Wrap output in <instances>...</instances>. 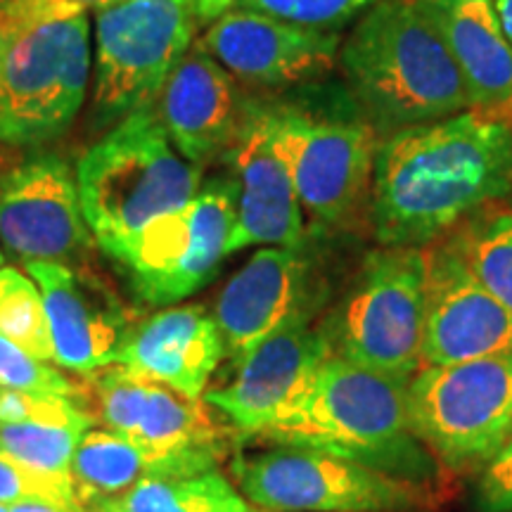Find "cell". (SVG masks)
<instances>
[{"mask_svg":"<svg viewBox=\"0 0 512 512\" xmlns=\"http://www.w3.org/2000/svg\"><path fill=\"white\" fill-rule=\"evenodd\" d=\"M510 190L512 126L467 110L377 145L370 226L380 247H430Z\"/></svg>","mask_w":512,"mask_h":512,"instance_id":"6da1fadb","label":"cell"},{"mask_svg":"<svg viewBox=\"0 0 512 512\" xmlns=\"http://www.w3.org/2000/svg\"><path fill=\"white\" fill-rule=\"evenodd\" d=\"M339 62L375 131L470 110L458 64L420 0H380L363 12Z\"/></svg>","mask_w":512,"mask_h":512,"instance_id":"7a4b0ae2","label":"cell"},{"mask_svg":"<svg viewBox=\"0 0 512 512\" xmlns=\"http://www.w3.org/2000/svg\"><path fill=\"white\" fill-rule=\"evenodd\" d=\"M408 384L332 354L287 418L259 439L332 453L434 486L439 460L415 437Z\"/></svg>","mask_w":512,"mask_h":512,"instance_id":"3957f363","label":"cell"},{"mask_svg":"<svg viewBox=\"0 0 512 512\" xmlns=\"http://www.w3.org/2000/svg\"><path fill=\"white\" fill-rule=\"evenodd\" d=\"M76 188L88 230L110 254L185 207L202 188V169L181 157L152 102L114 124L79 159Z\"/></svg>","mask_w":512,"mask_h":512,"instance_id":"277c9868","label":"cell"},{"mask_svg":"<svg viewBox=\"0 0 512 512\" xmlns=\"http://www.w3.org/2000/svg\"><path fill=\"white\" fill-rule=\"evenodd\" d=\"M91 83L86 12L0 24V143L41 147L74 124Z\"/></svg>","mask_w":512,"mask_h":512,"instance_id":"5b68a950","label":"cell"},{"mask_svg":"<svg viewBox=\"0 0 512 512\" xmlns=\"http://www.w3.org/2000/svg\"><path fill=\"white\" fill-rule=\"evenodd\" d=\"M430 247L373 249L325 320L332 349L356 366L411 382L422 368Z\"/></svg>","mask_w":512,"mask_h":512,"instance_id":"8992f818","label":"cell"},{"mask_svg":"<svg viewBox=\"0 0 512 512\" xmlns=\"http://www.w3.org/2000/svg\"><path fill=\"white\" fill-rule=\"evenodd\" d=\"M230 472L240 494L266 512H420L437 498L432 484L313 448L240 453Z\"/></svg>","mask_w":512,"mask_h":512,"instance_id":"52a82bcc","label":"cell"},{"mask_svg":"<svg viewBox=\"0 0 512 512\" xmlns=\"http://www.w3.org/2000/svg\"><path fill=\"white\" fill-rule=\"evenodd\" d=\"M197 27V0H117L98 10L93 126H114L152 105Z\"/></svg>","mask_w":512,"mask_h":512,"instance_id":"ba28073f","label":"cell"},{"mask_svg":"<svg viewBox=\"0 0 512 512\" xmlns=\"http://www.w3.org/2000/svg\"><path fill=\"white\" fill-rule=\"evenodd\" d=\"M408 411L441 467L479 472L512 434V354L420 368L408 384Z\"/></svg>","mask_w":512,"mask_h":512,"instance_id":"9c48e42d","label":"cell"},{"mask_svg":"<svg viewBox=\"0 0 512 512\" xmlns=\"http://www.w3.org/2000/svg\"><path fill=\"white\" fill-rule=\"evenodd\" d=\"M238 183L219 176L185 207L152 221L107 256L119 264L140 302L171 306L202 290L228 256Z\"/></svg>","mask_w":512,"mask_h":512,"instance_id":"30bf717a","label":"cell"},{"mask_svg":"<svg viewBox=\"0 0 512 512\" xmlns=\"http://www.w3.org/2000/svg\"><path fill=\"white\" fill-rule=\"evenodd\" d=\"M271 143L290 171L302 209L320 228L347 223L370 195L377 131L368 119L318 117L294 105H264Z\"/></svg>","mask_w":512,"mask_h":512,"instance_id":"8fae6325","label":"cell"},{"mask_svg":"<svg viewBox=\"0 0 512 512\" xmlns=\"http://www.w3.org/2000/svg\"><path fill=\"white\" fill-rule=\"evenodd\" d=\"M332 354L325 320L297 318L242 356L233 377L207 389L204 401L242 437L259 439L287 418Z\"/></svg>","mask_w":512,"mask_h":512,"instance_id":"7c38bea8","label":"cell"},{"mask_svg":"<svg viewBox=\"0 0 512 512\" xmlns=\"http://www.w3.org/2000/svg\"><path fill=\"white\" fill-rule=\"evenodd\" d=\"M91 242L76 176L60 155H31L0 176V245L10 256L67 264Z\"/></svg>","mask_w":512,"mask_h":512,"instance_id":"4fadbf2b","label":"cell"},{"mask_svg":"<svg viewBox=\"0 0 512 512\" xmlns=\"http://www.w3.org/2000/svg\"><path fill=\"white\" fill-rule=\"evenodd\" d=\"M197 46L233 79L252 86H297L325 79L337 64L335 31L294 27L247 8H233L209 24Z\"/></svg>","mask_w":512,"mask_h":512,"instance_id":"5bb4252c","label":"cell"},{"mask_svg":"<svg viewBox=\"0 0 512 512\" xmlns=\"http://www.w3.org/2000/svg\"><path fill=\"white\" fill-rule=\"evenodd\" d=\"M510 354L512 311L472 278L451 249L441 242L430 247L422 368Z\"/></svg>","mask_w":512,"mask_h":512,"instance_id":"9a60e30c","label":"cell"},{"mask_svg":"<svg viewBox=\"0 0 512 512\" xmlns=\"http://www.w3.org/2000/svg\"><path fill=\"white\" fill-rule=\"evenodd\" d=\"M311 261L304 247H264L223 287L214 304L226 356L238 363L256 344L316 313Z\"/></svg>","mask_w":512,"mask_h":512,"instance_id":"2e32d148","label":"cell"},{"mask_svg":"<svg viewBox=\"0 0 512 512\" xmlns=\"http://www.w3.org/2000/svg\"><path fill=\"white\" fill-rule=\"evenodd\" d=\"M238 183V211L228 256L252 245L304 247V209L292 176L271 143L261 102H247L238 136L228 147Z\"/></svg>","mask_w":512,"mask_h":512,"instance_id":"e0dca14e","label":"cell"},{"mask_svg":"<svg viewBox=\"0 0 512 512\" xmlns=\"http://www.w3.org/2000/svg\"><path fill=\"white\" fill-rule=\"evenodd\" d=\"M24 268L43 294L57 366L79 375L114 366L133 325L107 285L55 261H29Z\"/></svg>","mask_w":512,"mask_h":512,"instance_id":"ac0fdd59","label":"cell"},{"mask_svg":"<svg viewBox=\"0 0 512 512\" xmlns=\"http://www.w3.org/2000/svg\"><path fill=\"white\" fill-rule=\"evenodd\" d=\"M245 105L233 76L197 43L176 64L155 100L166 136L181 157L200 169L226 157Z\"/></svg>","mask_w":512,"mask_h":512,"instance_id":"d6986e66","label":"cell"},{"mask_svg":"<svg viewBox=\"0 0 512 512\" xmlns=\"http://www.w3.org/2000/svg\"><path fill=\"white\" fill-rule=\"evenodd\" d=\"M226 356L214 313L200 304L169 309L133 325L121 344L117 363L143 380L202 399L211 375Z\"/></svg>","mask_w":512,"mask_h":512,"instance_id":"ffe728a7","label":"cell"},{"mask_svg":"<svg viewBox=\"0 0 512 512\" xmlns=\"http://www.w3.org/2000/svg\"><path fill=\"white\" fill-rule=\"evenodd\" d=\"M444 36L470 112L512 126V46L498 22L494 0H420Z\"/></svg>","mask_w":512,"mask_h":512,"instance_id":"44dd1931","label":"cell"},{"mask_svg":"<svg viewBox=\"0 0 512 512\" xmlns=\"http://www.w3.org/2000/svg\"><path fill=\"white\" fill-rule=\"evenodd\" d=\"M93 427L74 399L34 396L0 384V456L48 477L72 479V458Z\"/></svg>","mask_w":512,"mask_h":512,"instance_id":"7402d4cb","label":"cell"},{"mask_svg":"<svg viewBox=\"0 0 512 512\" xmlns=\"http://www.w3.org/2000/svg\"><path fill=\"white\" fill-rule=\"evenodd\" d=\"M86 512H266L249 503L221 470L147 477L124 496Z\"/></svg>","mask_w":512,"mask_h":512,"instance_id":"603a6c76","label":"cell"},{"mask_svg":"<svg viewBox=\"0 0 512 512\" xmlns=\"http://www.w3.org/2000/svg\"><path fill=\"white\" fill-rule=\"evenodd\" d=\"M147 477H155L152 460L131 439L105 427H91L74 451L72 484L83 512L124 496Z\"/></svg>","mask_w":512,"mask_h":512,"instance_id":"cb8c5ba5","label":"cell"},{"mask_svg":"<svg viewBox=\"0 0 512 512\" xmlns=\"http://www.w3.org/2000/svg\"><path fill=\"white\" fill-rule=\"evenodd\" d=\"M472 278L512 311V209L486 204L441 240Z\"/></svg>","mask_w":512,"mask_h":512,"instance_id":"d4e9b609","label":"cell"},{"mask_svg":"<svg viewBox=\"0 0 512 512\" xmlns=\"http://www.w3.org/2000/svg\"><path fill=\"white\" fill-rule=\"evenodd\" d=\"M0 337L38 361H55L43 294L29 275L0 268Z\"/></svg>","mask_w":512,"mask_h":512,"instance_id":"484cf974","label":"cell"},{"mask_svg":"<svg viewBox=\"0 0 512 512\" xmlns=\"http://www.w3.org/2000/svg\"><path fill=\"white\" fill-rule=\"evenodd\" d=\"M380 0H240L238 8L275 17L294 27L332 31Z\"/></svg>","mask_w":512,"mask_h":512,"instance_id":"4316f807","label":"cell"},{"mask_svg":"<svg viewBox=\"0 0 512 512\" xmlns=\"http://www.w3.org/2000/svg\"><path fill=\"white\" fill-rule=\"evenodd\" d=\"M0 384L34 396H64L74 401L79 396V382H72L46 361L29 356L5 337H0Z\"/></svg>","mask_w":512,"mask_h":512,"instance_id":"83f0119b","label":"cell"},{"mask_svg":"<svg viewBox=\"0 0 512 512\" xmlns=\"http://www.w3.org/2000/svg\"><path fill=\"white\" fill-rule=\"evenodd\" d=\"M46 503L69 512H83L72 479L48 477L0 456V505Z\"/></svg>","mask_w":512,"mask_h":512,"instance_id":"f1b7e54d","label":"cell"},{"mask_svg":"<svg viewBox=\"0 0 512 512\" xmlns=\"http://www.w3.org/2000/svg\"><path fill=\"white\" fill-rule=\"evenodd\" d=\"M477 475V510L512 512V434Z\"/></svg>","mask_w":512,"mask_h":512,"instance_id":"f546056e","label":"cell"},{"mask_svg":"<svg viewBox=\"0 0 512 512\" xmlns=\"http://www.w3.org/2000/svg\"><path fill=\"white\" fill-rule=\"evenodd\" d=\"M48 15H76L64 0H0V24L27 22Z\"/></svg>","mask_w":512,"mask_h":512,"instance_id":"4dcf8cb0","label":"cell"},{"mask_svg":"<svg viewBox=\"0 0 512 512\" xmlns=\"http://www.w3.org/2000/svg\"><path fill=\"white\" fill-rule=\"evenodd\" d=\"M238 5L240 0H197V22L200 27H207Z\"/></svg>","mask_w":512,"mask_h":512,"instance_id":"1f68e13d","label":"cell"},{"mask_svg":"<svg viewBox=\"0 0 512 512\" xmlns=\"http://www.w3.org/2000/svg\"><path fill=\"white\" fill-rule=\"evenodd\" d=\"M494 8H496L498 22H501L503 34L512 46V0H494Z\"/></svg>","mask_w":512,"mask_h":512,"instance_id":"d6a6232c","label":"cell"},{"mask_svg":"<svg viewBox=\"0 0 512 512\" xmlns=\"http://www.w3.org/2000/svg\"><path fill=\"white\" fill-rule=\"evenodd\" d=\"M69 10L74 12H88V10H102L107 5L117 3V0H64Z\"/></svg>","mask_w":512,"mask_h":512,"instance_id":"836d02e7","label":"cell"},{"mask_svg":"<svg viewBox=\"0 0 512 512\" xmlns=\"http://www.w3.org/2000/svg\"><path fill=\"white\" fill-rule=\"evenodd\" d=\"M8 512H69V510L55 508V505H46V503H17V505H10Z\"/></svg>","mask_w":512,"mask_h":512,"instance_id":"e575fe53","label":"cell"},{"mask_svg":"<svg viewBox=\"0 0 512 512\" xmlns=\"http://www.w3.org/2000/svg\"><path fill=\"white\" fill-rule=\"evenodd\" d=\"M0 512H8V505H0Z\"/></svg>","mask_w":512,"mask_h":512,"instance_id":"d590c367","label":"cell"},{"mask_svg":"<svg viewBox=\"0 0 512 512\" xmlns=\"http://www.w3.org/2000/svg\"><path fill=\"white\" fill-rule=\"evenodd\" d=\"M0 268H3V252H0Z\"/></svg>","mask_w":512,"mask_h":512,"instance_id":"8d00e7d4","label":"cell"}]
</instances>
